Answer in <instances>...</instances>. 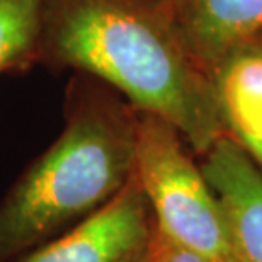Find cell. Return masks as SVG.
Wrapping results in <instances>:
<instances>
[{"label": "cell", "mask_w": 262, "mask_h": 262, "mask_svg": "<svg viewBox=\"0 0 262 262\" xmlns=\"http://www.w3.org/2000/svg\"><path fill=\"white\" fill-rule=\"evenodd\" d=\"M38 65L104 82L170 123L199 155L227 133L214 78L162 0H46Z\"/></svg>", "instance_id": "obj_1"}, {"label": "cell", "mask_w": 262, "mask_h": 262, "mask_svg": "<svg viewBox=\"0 0 262 262\" xmlns=\"http://www.w3.org/2000/svg\"><path fill=\"white\" fill-rule=\"evenodd\" d=\"M138 111L85 73L67 87L65 126L0 201V262H12L109 203L136 164Z\"/></svg>", "instance_id": "obj_2"}, {"label": "cell", "mask_w": 262, "mask_h": 262, "mask_svg": "<svg viewBox=\"0 0 262 262\" xmlns=\"http://www.w3.org/2000/svg\"><path fill=\"white\" fill-rule=\"evenodd\" d=\"M186 145L170 123L138 111L135 174L155 228L213 262H237L218 198Z\"/></svg>", "instance_id": "obj_3"}, {"label": "cell", "mask_w": 262, "mask_h": 262, "mask_svg": "<svg viewBox=\"0 0 262 262\" xmlns=\"http://www.w3.org/2000/svg\"><path fill=\"white\" fill-rule=\"evenodd\" d=\"M154 232L148 198L133 172L96 213L12 262H123L148 247Z\"/></svg>", "instance_id": "obj_4"}, {"label": "cell", "mask_w": 262, "mask_h": 262, "mask_svg": "<svg viewBox=\"0 0 262 262\" xmlns=\"http://www.w3.org/2000/svg\"><path fill=\"white\" fill-rule=\"evenodd\" d=\"M201 157L199 167L223 209L237 262H262V170L228 133Z\"/></svg>", "instance_id": "obj_5"}, {"label": "cell", "mask_w": 262, "mask_h": 262, "mask_svg": "<svg viewBox=\"0 0 262 262\" xmlns=\"http://www.w3.org/2000/svg\"><path fill=\"white\" fill-rule=\"evenodd\" d=\"M169 9L209 75L237 50L262 38V0H170Z\"/></svg>", "instance_id": "obj_6"}, {"label": "cell", "mask_w": 262, "mask_h": 262, "mask_svg": "<svg viewBox=\"0 0 262 262\" xmlns=\"http://www.w3.org/2000/svg\"><path fill=\"white\" fill-rule=\"evenodd\" d=\"M213 78L225 131L262 170V39L228 56Z\"/></svg>", "instance_id": "obj_7"}, {"label": "cell", "mask_w": 262, "mask_h": 262, "mask_svg": "<svg viewBox=\"0 0 262 262\" xmlns=\"http://www.w3.org/2000/svg\"><path fill=\"white\" fill-rule=\"evenodd\" d=\"M46 0H0V75L38 65Z\"/></svg>", "instance_id": "obj_8"}, {"label": "cell", "mask_w": 262, "mask_h": 262, "mask_svg": "<svg viewBox=\"0 0 262 262\" xmlns=\"http://www.w3.org/2000/svg\"><path fill=\"white\" fill-rule=\"evenodd\" d=\"M150 262H213L211 259L174 242L155 228L150 240Z\"/></svg>", "instance_id": "obj_9"}, {"label": "cell", "mask_w": 262, "mask_h": 262, "mask_svg": "<svg viewBox=\"0 0 262 262\" xmlns=\"http://www.w3.org/2000/svg\"><path fill=\"white\" fill-rule=\"evenodd\" d=\"M123 262H150V244H148V247L141 249L140 252L129 255V257L124 259Z\"/></svg>", "instance_id": "obj_10"}, {"label": "cell", "mask_w": 262, "mask_h": 262, "mask_svg": "<svg viewBox=\"0 0 262 262\" xmlns=\"http://www.w3.org/2000/svg\"><path fill=\"white\" fill-rule=\"evenodd\" d=\"M162 2H164V4L167 5V7H169V2H170V0H162Z\"/></svg>", "instance_id": "obj_11"}, {"label": "cell", "mask_w": 262, "mask_h": 262, "mask_svg": "<svg viewBox=\"0 0 262 262\" xmlns=\"http://www.w3.org/2000/svg\"><path fill=\"white\" fill-rule=\"evenodd\" d=\"M260 39H262V38H260Z\"/></svg>", "instance_id": "obj_12"}]
</instances>
